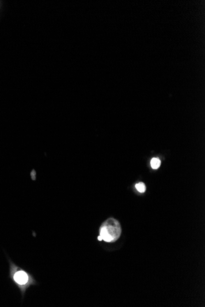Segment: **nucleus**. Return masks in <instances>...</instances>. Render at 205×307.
<instances>
[{"label":"nucleus","mask_w":205,"mask_h":307,"mask_svg":"<svg viewBox=\"0 0 205 307\" xmlns=\"http://www.w3.org/2000/svg\"><path fill=\"white\" fill-rule=\"evenodd\" d=\"M161 164V161L158 158H153L151 161V166L153 169H157L160 167Z\"/></svg>","instance_id":"7ed1b4c3"},{"label":"nucleus","mask_w":205,"mask_h":307,"mask_svg":"<svg viewBox=\"0 0 205 307\" xmlns=\"http://www.w3.org/2000/svg\"><path fill=\"white\" fill-rule=\"evenodd\" d=\"M14 280L19 285H25L28 281V276L24 271H19L14 275Z\"/></svg>","instance_id":"f03ea898"},{"label":"nucleus","mask_w":205,"mask_h":307,"mask_svg":"<svg viewBox=\"0 0 205 307\" xmlns=\"http://www.w3.org/2000/svg\"><path fill=\"white\" fill-rule=\"evenodd\" d=\"M100 232L102 240L106 242H114L119 238L121 234L120 224L116 219L109 218L102 223Z\"/></svg>","instance_id":"f257e3e1"},{"label":"nucleus","mask_w":205,"mask_h":307,"mask_svg":"<svg viewBox=\"0 0 205 307\" xmlns=\"http://www.w3.org/2000/svg\"><path fill=\"white\" fill-rule=\"evenodd\" d=\"M98 240H99L100 241L102 240V238H101V236H100V235L99 237H98Z\"/></svg>","instance_id":"39448f33"},{"label":"nucleus","mask_w":205,"mask_h":307,"mask_svg":"<svg viewBox=\"0 0 205 307\" xmlns=\"http://www.w3.org/2000/svg\"><path fill=\"white\" fill-rule=\"evenodd\" d=\"M135 188H136V189H137L139 193H144L146 191L145 184H144V183H142V182L136 184L135 185Z\"/></svg>","instance_id":"20e7f679"}]
</instances>
